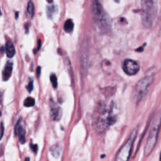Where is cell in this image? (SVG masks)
I'll use <instances>...</instances> for the list:
<instances>
[{
    "label": "cell",
    "instance_id": "obj_10",
    "mask_svg": "<svg viewBox=\"0 0 161 161\" xmlns=\"http://www.w3.org/2000/svg\"><path fill=\"white\" fill-rule=\"evenodd\" d=\"M5 52L8 57L12 58L15 54V49L14 45L10 41H8L6 44Z\"/></svg>",
    "mask_w": 161,
    "mask_h": 161
},
{
    "label": "cell",
    "instance_id": "obj_13",
    "mask_svg": "<svg viewBox=\"0 0 161 161\" xmlns=\"http://www.w3.org/2000/svg\"><path fill=\"white\" fill-rule=\"evenodd\" d=\"M50 152L55 158H59L61 153V149L58 145H54L50 149Z\"/></svg>",
    "mask_w": 161,
    "mask_h": 161
},
{
    "label": "cell",
    "instance_id": "obj_22",
    "mask_svg": "<svg viewBox=\"0 0 161 161\" xmlns=\"http://www.w3.org/2000/svg\"><path fill=\"white\" fill-rule=\"evenodd\" d=\"M25 161H30V159H29V158H27L26 159H25Z\"/></svg>",
    "mask_w": 161,
    "mask_h": 161
},
{
    "label": "cell",
    "instance_id": "obj_17",
    "mask_svg": "<svg viewBox=\"0 0 161 161\" xmlns=\"http://www.w3.org/2000/svg\"><path fill=\"white\" fill-rule=\"evenodd\" d=\"M30 147H31V149H32V150L33 152H37V150H38V146H37V145H36V144H35V145H32V144H31Z\"/></svg>",
    "mask_w": 161,
    "mask_h": 161
},
{
    "label": "cell",
    "instance_id": "obj_5",
    "mask_svg": "<svg viewBox=\"0 0 161 161\" xmlns=\"http://www.w3.org/2000/svg\"><path fill=\"white\" fill-rule=\"evenodd\" d=\"M137 135V130L134 129L129 138L121 147L116 155L115 161H128L132 153L133 143Z\"/></svg>",
    "mask_w": 161,
    "mask_h": 161
},
{
    "label": "cell",
    "instance_id": "obj_11",
    "mask_svg": "<svg viewBox=\"0 0 161 161\" xmlns=\"http://www.w3.org/2000/svg\"><path fill=\"white\" fill-rule=\"evenodd\" d=\"M27 14L29 18H33L35 15V6L34 4L32 1H29L27 5Z\"/></svg>",
    "mask_w": 161,
    "mask_h": 161
},
{
    "label": "cell",
    "instance_id": "obj_21",
    "mask_svg": "<svg viewBox=\"0 0 161 161\" xmlns=\"http://www.w3.org/2000/svg\"><path fill=\"white\" fill-rule=\"evenodd\" d=\"M53 1H54V0H47V1L49 3H52L53 2Z\"/></svg>",
    "mask_w": 161,
    "mask_h": 161
},
{
    "label": "cell",
    "instance_id": "obj_3",
    "mask_svg": "<svg viewBox=\"0 0 161 161\" xmlns=\"http://www.w3.org/2000/svg\"><path fill=\"white\" fill-rule=\"evenodd\" d=\"M153 80V76H147L136 84L132 94V99L134 103H139L147 95Z\"/></svg>",
    "mask_w": 161,
    "mask_h": 161
},
{
    "label": "cell",
    "instance_id": "obj_24",
    "mask_svg": "<svg viewBox=\"0 0 161 161\" xmlns=\"http://www.w3.org/2000/svg\"><path fill=\"white\" fill-rule=\"evenodd\" d=\"M0 14H1V10H0Z\"/></svg>",
    "mask_w": 161,
    "mask_h": 161
},
{
    "label": "cell",
    "instance_id": "obj_18",
    "mask_svg": "<svg viewBox=\"0 0 161 161\" xmlns=\"http://www.w3.org/2000/svg\"><path fill=\"white\" fill-rule=\"evenodd\" d=\"M3 133H4V126H3V124H1V126H0V135H1V138L3 136Z\"/></svg>",
    "mask_w": 161,
    "mask_h": 161
},
{
    "label": "cell",
    "instance_id": "obj_7",
    "mask_svg": "<svg viewBox=\"0 0 161 161\" xmlns=\"http://www.w3.org/2000/svg\"><path fill=\"white\" fill-rule=\"evenodd\" d=\"M50 117L53 120L59 121L61 120L62 115V110L53 100L50 101Z\"/></svg>",
    "mask_w": 161,
    "mask_h": 161
},
{
    "label": "cell",
    "instance_id": "obj_4",
    "mask_svg": "<svg viewBox=\"0 0 161 161\" xmlns=\"http://www.w3.org/2000/svg\"><path fill=\"white\" fill-rule=\"evenodd\" d=\"M92 13L95 22L100 28L103 31H108L110 28L109 20L102 5L98 0H95L93 4Z\"/></svg>",
    "mask_w": 161,
    "mask_h": 161
},
{
    "label": "cell",
    "instance_id": "obj_12",
    "mask_svg": "<svg viewBox=\"0 0 161 161\" xmlns=\"http://www.w3.org/2000/svg\"><path fill=\"white\" fill-rule=\"evenodd\" d=\"M74 24L73 23V21L71 19H69L66 20V22L64 23V30L66 33H72L73 31L74 30Z\"/></svg>",
    "mask_w": 161,
    "mask_h": 161
},
{
    "label": "cell",
    "instance_id": "obj_2",
    "mask_svg": "<svg viewBox=\"0 0 161 161\" xmlns=\"http://www.w3.org/2000/svg\"><path fill=\"white\" fill-rule=\"evenodd\" d=\"M142 23L146 28L152 27L157 11V0H141Z\"/></svg>",
    "mask_w": 161,
    "mask_h": 161
},
{
    "label": "cell",
    "instance_id": "obj_16",
    "mask_svg": "<svg viewBox=\"0 0 161 161\" xmlns=\"http://www.w3.org/2000/svg\"><path fill=\"white\" fill-rule=\"evenodd\" d=\"M33 89V80H30V82L28 83L27 90H28V92L30 93H32Z\"/></svg>",
    "mask_w": 161,
    "mask_h": 161
},
{
    "label": "cell",
    "instance_id": "obj_1",
    "mask_svg": "<svg viewBox=\"0 0 161 161\" xmlns=\"http://www.w3.org/2000/svg\"><path fill=\"white\" fill-rule=\"evenodd\" d=\"M161 126V112L156 116L155 119L152 123L151 129L148 136L147 142L144 147V155L147 157L149 156L152 152L153 151L155 146L157 142L159 130Z\"/></svg>",
    "mask_w": 161,
    "mask_h": 161
},
{
    "label": "cell",
    "instance_id": "obj_9",
    "mask_svg": "<svg viewBox=\"0 0 161 161\" xmlns=\"http://www.w3.org/2000/svg\"><path fill=\"white\" fill-rule=\"evenodd\" d=\"M13 64L12 62H8L6 63L2 74L3 79L5 81H6L11 78L13 71Z\"/></svg>",
    "mask_w": 161,
    "mask_h": 161
},
{
    "label": "cell",
    "instance_id": "obj_15",
    "mask_svg": "<svg viewBox=\"0 0 161 161\" xmlns=\"http://www.w3.org/2000/svg\"><path fill=\"white\" fill-rule=\"evenodd\" d=\"M50 81H51L52 87L55 89L57 88L58 86V83H57V78L56 75L52 74L51 76H50Z\"/></svg>",
    "mask_w": 161,
    "mask_h": 161
},
{
    "label": "cell",
    "instance_id": "obj_20",
    "mask_svg": "<svg viewBox=\"0 0 161 161\" xmlns=\"http://www.w3.org/2000/svg\"><path fill=\"white\" fill-rule=\"evenodd\" d=\"M38 44H39V46L37 47V49L36 52H37V51H39V49H40V47H41V40H39V43H38ZM36 52H35V53H36Z\"/></svg>",
    "mask_w": 161,
    "mask_h": 161
},
{
    "label": "cell",
    "instance_id": "obj_23",
    "mask_svg": "<svg viewBox=\"0 0 161 161\" xmlns=\"http://www.w3.org/2000/svg\"><path fill=\"white\" fill-rule=\"evenodd\" d=\"M159 160L161 161V152H160V157H159Z\"/></svg>",
    "mask_w": 161,
    "mask_h": 161
},
{
    "label": "cell",
    "instance_id": "obj_19",
    "mask_svg": "<svg viewBox=\"0 0 161 161\" xmlns=\"http://www.w3.org/2000/svg\"><path fill=\"white\" fill-rule=\"evenodd\" d=\"M40 73H41V67L39 66L37 67V77H39L40 75Z\"/></svg>",
    "mask_w": 161,
    "mask_h": 161
},
{
    "label": "cell",
    "instance_id": "obj_6",
    "mask_svg": "<svg viewBox=\"0 0 161 161\" xmlns=\"http://www.w3.org/2000/svg\"><path fill=\"white\" fill-rule=\"evenodd\" d=\"M123 69L127 75L134 76L138 73L140 66L136 61L130 60V59H126L124 61Z\"/></svg>",
    "mask_w": 161,
    "mask_h": 161
},
{
    "label": "cell",
    "instance_id": "obj_14",
    "mask_svg": "<svg viewBox=\"0 0 161 161\" xmlns=\"http://www.w3.org/2000/svg\"><path fill=\"white\" fill-rule=\"evenodd\" d=\"M35 99L32 98V97H28L23 102V105L25 107H32L35 105Z\"/></svg>",
    "mask_w": 161,
    "mask_h": 161
},
{
    "label": "cell",
    "instance_id": "obj_8",
    "mask_svg": "<svg viewBox=\"0 0 161 161\" xmlns=\"http://www.w3.org/2000/svg\"><path fill=\"white\" fill-rule=\"evenodd\" d=\"M15 135L19 138V141L21 143H25V133H26V129L24 125V123L22 120H20L16 123L15 127Z\"/></svg>",
    "mask_w": 161,
    "mask_h": 161
}]
</instances>
